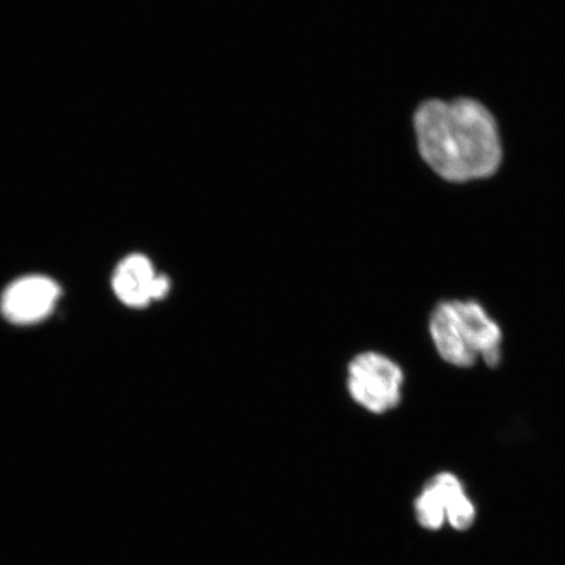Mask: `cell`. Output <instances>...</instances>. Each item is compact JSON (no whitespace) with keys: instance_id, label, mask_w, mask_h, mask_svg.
Listing matches in <instances>:
<instances>
[{"instance_id":"cell-1","label":"cell","mask_w":565,"mask_h":565,"mask_svg":"<svg viewBox=\"0 0 565 565\" xmlns=\"http://www.w3.org/2000/svg\"><path fill=\"white\" fill-rule=\"evenodd\" d=\"M420 158L440 179L465 183L490 179L503 162V134L479 97H430L413 115Z\"/></svg>"},{"instance_id":"cell-2","label":"cell","mask_w":565,"mask_h":565,"mask_svg":"<svg viewBox=\"0 0 565 565\" xmlns=\"http://www.w3.org/2000/svg\"><path fill=\"white\" fill-rule=\"evenodd\" d=\"M429 333L445 362L471 369L479 359L497 369L503 356V331L475 300H448L430 315Z\"/></svg>"},{"instance_id":"cell-3","label":"cell","mask_w":565,"mask_h":565,"mask_svg":"<svg viewBox=\"0 0 565 565\" xmlns=\"http://www.w3.org/2000/svg\"><path fill=\"white\" fill-rule=\"evenodd\" d=\"M416 524L429 533L450 527L468 533L478 520V508L461 477L454 471H439L422 487L414 501Z\"/></svg>"},{"instance_id":"cell-4","label":"cell","mask_w":565,"mask_h":565,"mask_svg":"<svg viewBox=\"0 0 565 565\" xmlns=\"http://www.w3.org/2000/svg\"><path fill=\"white\" fill-rule=\"evenodd\" d=\"M404 383L401 366L377 352L360 353L349 366L351 398L372 414L383 415L397 408Z\"/></svg>"},{"instance_id":"cell-5","label":"cell","mask_w":565,"mask_h":565,"mask_svg":"<svg viewBox=\"0 0 565 565\" xmlns=\"http://www.w3.org/2000/svg\"><path fill=\"white\" fill-rule=\"evenodd\" d=\"M61 292V287L53 279L30 275L7 287L0 300V309L12 323H39L53 313Z\"/></svg>"},{"instance_id":"cell-6","label":"cell","mask_w":565,"mask_h":565,"mask_svg":"<svg viewBox=\"0 0 565 565\" xmlns=\"http://www.w3.org/2000/svg\"><path fill=\"white\" fill-rule=\"evenodd\" d=\"M111 285L118 300L134 309L162 300L171 291V280L164 274L158 275L143 254L126 257L116 268Z\"/></svg>"}]
</instances>
